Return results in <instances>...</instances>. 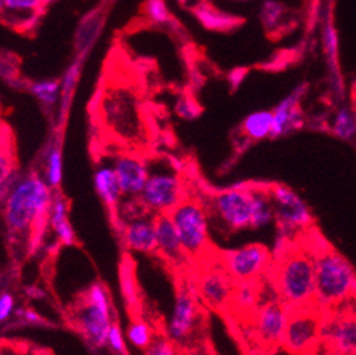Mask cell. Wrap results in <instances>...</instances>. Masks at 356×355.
I'll list each match as a JSON object with an SVG mask.
<instances>
[{"instance_id": "e575fe53", "label": "cell", "mask_w": 356, "mask_h": 355, "mask_svg": "<svg viewBox=\"0 0 356 355\" xmlns=\"http://www.w3.org/2000/svg\"><path fill=\"white\" fill-rule=\"evenodd\" d=\"M145 355H176L175 345L165 337H156L147 348Z\"/></svg>"}, {"instance_id": "8d00e7d4", "label": "cell", "mask_w": 356, "mask_h": 355, "mask_svg": "<svg viewBox=\"0 0 356 355\" xmlns=\"http://www.w3.org/2000/svg\"><path fill=\"white\" fill-rule=\"evenodd\" d=\"M15 308V299L10 293L0 294V323L6 322Z\"/></svg>"}, {"instance_id": "bcb514c9", "label": "cell", "mask_w": 356, "mask_h": 355, "mask_svg": "<svg viewBox=\"0 0 356 355\" xmlns=\"http://www.w3.org/2000/svg\"><path fill=\"white\" fill-rule=\"evenodd\" d=\"M342 355H356V352H353V354H342Z\"/></svg>"}, {"instance_id": "f6af8a7d", "label": "cell", "mask_w": 356, "mask_h": 355, "mask_svg": "<svg viewBox=\"0 0 356 355\" xmlns=\"http://www.w3.org/2000/svg\"><path fill=\"white\" fill-rule=\"evenodd\" d=\"M40 2V5H42V8H44V6H47V5H50L53 0H39Z\"/></svg>"}, {"instance_id": "83f0119b", "label": "cell", "mask_w": 356, "mask_h": 355, "mask_svg": "<svg viewBox=\"0 0 356 355\" xmlns=\"http://www.w3.org/2000/svg\"><path fill=\"white\" fill-rule=\"evenodd\" d=\"M29 91L40 104H43L46 106H51L57 102V100L60 97L61 84L54 80L34 81L29 86Z\"/></svg>"}, {"instance_id": "4316f807", "label": "cell", "mask_w": 356, "mask_h": 355, "mask_svg": "<svg viewBox=\"0 0 356 355\" xmlns=\"http://www.w3.org/2000/svg\"><path fill=\"white\" fill-rule=\"evenodd\" d=\"M261 20L264 29L270 34L280 33L282 27H286V9L277 2H266L261 10Z\"/></svg>"}, {"instance_id": "7402d4cb", "label": "cell", "mask_w": 356, "mask_h": 355, "mask_svg": "<svg viewBox=\"0 0 356 355\" xmlns=\"http://www.w3.org/2000/svg\"><path fill=\"white\" fill-rule=\"evenodd\" d=\"M274 114L273 111H257L247 116L241 124V132L245 138L260 141L273 136Z\"/></svg>"}, {"instance_id": "9a60e30c", "label": "cell", "mask_w": 356, "mask_h": 355, "mask_svg": "<svg viewBox=\"0 0 356 355\" xmlns=\"http://www.w3.org/2000/svg\"><path fill=\"white\" fill-rule=\"evenodd\" d=\"M114 169L122 195L139 196L149 178L145 162L131 155H124L115 161Z\"/></svg>"}, {"instance_id": "7c38bea8", "label": "cell", "mask_w": 356, "mask_h": 355, "mask_svg": "<svg viewBox=\"0 0 356 355\" xmlns=\"http://www.w3.org/2000/svg\"><path fill=\"white\" fill-rule=\"evenodd\" d=\"M234 287L236 280L226 270L223 262L220 266H211L203 271L197 284V290L203 301L216 310L232 306Z\"/></svg>"}, {"instance_id": "d590c367", "label": "cell", "mask_w": 356, "mask_h": 355, "mask_svg": "<svg viewBox=\"0 0 356 355\" xmlns=\"http://www.w3.org/2000/svg\"><path fill=\"white\" fill-rule=\"evenodd\" d=\"M106 344L108 347L117 352L118 355H124L125 354V340L122 336V331L120 329V326L117 323L113 322L111 329L108 331V337H106Z\"/></svg>"}, {"instance_id": "1f68e13d", "label": "cell", "mask_w": 356, "mask_h": 355, "mask_svg": "<svg viewBox=\"0 0 356 355\" xmlns=\"http://www.w3.org/2000/svg\"><path fill=\"white\" fill-rule=\"evenodd\" d=\"M144 9L148 19L154 23L163 24L168 23L170 19V13L165 0H147Z\"/></svg>"}, {"instance_id": "8992f818", "label": "cell", "mask_w": 356, "mask_h": 355, "mask_svg": "<svg viewBox=\"0 0 356 355\" xmlns=\"http://www.w3.org/2000/svg\"><path fill=\"white\" fill-rule=\"evenodd\" d=\"M323 324V310H319L315 304L290 308L289 323L281 345L293 354L308 352L321 340Z\"/></svg>"}, {"instance_id": "d4e9b609", "label": "cell", "mask_w": 356, "mask_h": 355, "mask_svg": "<svg viewBox=\"0 0 356 355\" xmlns=\"http://www.w3.org/2000/svg\"><path fill=\"white\" fill-rule=\"evenodd\" d=\"M102 26V19L98 13H92L87 16L76 36V50L79 54H86L88 49L92 46L95 39L98 38V33Z\"/></svg>"}, {"instance_id": "60d3db41", "label": "cell", "mask_w": 356, "mask_h": 355, "mask_svg": "<svg viewBox=\"0 0 356 355\" xmlns=\"http://www.w3.org/2000/svg\"><path fill=\"white\" fill-rule=\"evenodd\" d=\"M12 145V134L8 124L0 118V147Z\"/></svg>"}, {"instance_id": "d6986e66", "label": "cell", "mask_w": 356, "mask_h": 355, "mask_svg": "<svg viewBox=\"0 0 356 355\" xmlns=\"http://www.w3.org/2000/svg\"><path fill=\"white\" fill-rule=\"evenodd\" d=\"M94 187L99 199L104 202L106 207L114 210L118 206L122 196V191L118 184V178L114 166H99L94 173Z\"/></svg>"}, {"instance_id": "44dd1931", "label": "cell", "mask_w": 356, "mask_h": 355, "mask_svg": "<svg viewBox=\"0 0 356 355\" xmlns=\"http://www.w3.org/2000/svg\"><path fill=\"white\" fill-rule=\"evenodd\" d=\"M49 219L53 230L56 232L57 237L63 244H73L76 240L74 230L71 228L68 218H67V203L65 200L60 196L56 195L53 196V202L50 206L49 212Z\"/></svg>"}, {"instance_id": "4dcf8cb0", "label": "cell", "mask_w": 356, "mask_h": 355, "mask_svg": "<svg viewBox=\"0 0 356 355\" xmlns=\"http://www.w3.org/2000/svg\"><path fill=\"white\" fill-rule=\"evenodd\" d=\"M47 184L57 188L63 180V157L57 147H53L47 157Z\"/></svg>"}, {"instance_id": "f546056e", "label": "cell", "mask_w": 356, "mask_h": 355, "mask_svg": "<svg viewBox=\"0 0 356 355\" xmlns=\"http://www.w3.org/2000/svg\"><path fill=\"white\" fill-rule=\"evenodd\" d=\"M127 337H128L129 342L139 349H147L154 340L149 326L145 324L144 322H134L128 327Z\"/></svg>"}, {"instance_id": "6da1fadb", "label": "cell", "mask_w": 356, "mask_h": 355, "mask_svg": "<svg viewBox=\"0 0 356 355\" xmlns=\"http://www.w3.org/2000/svg\"><path fill=\"white\" fill-rule=\"evenodd\" d=\"M51 202L50 185L40 176L30 175L17 180L5 198L6 225L16 233H29L49 215Z\"/></svg>"}, {"instance_id": "f1b7e54d", "label": "cell", "mask_w": 356, "mask_h": 355, "mask_svg": "<svg viewBox=\"0 0 356 355\" xmlns=\"http://www.w3.org/2000/svg\"><path fill=\"white\" fill-rule=\"evenodd\" d=\"M332 131L342 139H349L356 134V114L349 109H341L334 118Z\"/></svg>"}, {"instance_id": "f35d334b", "label": "cell", "mask_w": 356, "mask_h": 355, "mask_svg": "<svg viewBox=\"0 0 356 355\" xmlns=\"http://www.w3.org/2000/svg\"><path fill=\"white\" fill-rule=\"evenodd\" d=\"M324 43L327 46V52L330 56H337V34L335 30L331 26H327L325 29V39Z\"/></svg>"}, {"instance_id": "484cf974", "label": "cell", "mask_w": 356, "mask_h": 355, "mask_svg": "<svg viewBox=\"0 0 356 355\" xmlns=\"http://www.w3.org/2000/svg\"><path fill=\"white\" fill-rule=\"evenodd\" d=\"M197 16L206 27L213 29V30H226V29H230L236 24H240V22H241L240 19L229 16V15L215 9V8H211V6L200 8L197 10Z\"/></svg>"}, {"instance_id": "836d02e7", "label": "cell", "mask_w": 356, "mask_h": 355, "mask_svg": "<svg viewBox=\"0 0 356 355\" xmlns=\"http://www.w3.org/2000/svg\"><path fill=\"white\" fill-rule=\"evenodd\" d=\"M79 74H80V63L76 61L74 64H71L67 71L63 76V80H61V94L64 97H68L71 93H73L76 84H77V80H79Z\"/></svg>"}, {"instance_id": "2e32d148", "label": "cell", "mask_w": 356, "mask_h": 355, "mask_svg": "<svg viewBox=\"0 0 356 355\" xmlns=\"http://www.w3.org/2000/svg\"><path fill=\"white\" fill-rule=\"evenodd\" d=\"M155 230L156 252H159L166 260L172 263L181 262L186 253L169 213H158V216L155 218Z\"/></svg>"}, {"instance_id": "cb8c5ba5", "label": "cell", "mask_w": 356, "mask_h": 355, "mask_svg": "<svg viewBox=\"0 0 356 355\" xmlns=\"http://www.w3.org/2000/svg\"><path fill=\"white\" fill-rule=\"evenodd\" d=\"M16 182V159L12 145L0 147V199L6 198Z\"/></svg>"}, {"instance_id": "5b68a950", "label": "cell", "mask_w": 356, "mask_h": 355, "mask_svg": "<svg viewBox=\"0 0 356 355\" xmlns=\"http://www.w3.org/2000/svg\"><path fill=\"white\" fill-rule=\"evenodd\" d=\"M169 215L186 256H202L209 246V225L203 206L195 199L184 198Z\"/></svg>"}, {"instance_id": "30bf717a", "label": "cell", "mask_w": 356, "mask_h": 355, "mask_svg": "<svg viewBox=\"0 0 356 355\" xmlns=\"http://www.w3.org/2000/svg\"><path fill=\"white\" fill-rule=\"evenodd\" d=\"M268 192L274 202L275 218L281 230L289 233L296 229L305 228L311 223L312 218L307 205L290 188L274 185Z\"/></svg>"}, {"instance_id": "4fadbf2b", "label": "cell", "mask_w": 356, "mask_h": 355, "mask_svg": "<svg viewBox=\"0 0 356 355\" xmlns=\"http://www.w3.org/2000/svg\"><path fill=\"white\" fill-rule=\"evenodd\" d=\"M321 340H324L335 355L356 352V314L342 313L331 317L323 324Z\"/></svg>"}, {"instance_id": "8fae6325", "label": "cell", "mask_w": 356, "mask_h": 355, "mask_svg": "<svg viewBox=\"0 0 356 355\" xmlns=\"http://www.w3.org/2000/svg\"><path fill=\"white\" fill-rule=\"evenodd\" d=\"M254 333L266 348L281 345L286 333L290 308L278 301H268L254 311Z\"/></svg>"}, {"instance_id": "52a82bcc", "label": "cell", "mask_w": 356, "mask_h": 355, "mask_svg": "<svg viewBox=\"0 0 356 355\" xmlns=\"http://www.w3.org/2000/svg\"><path fill=\"white\" fill-rule=\"evenodd\" d=\"M218 218L230 230L252 228L253 219V189L232 188L219 192L213 199Z\"/></svg>"}, {"instance_id": "5bb4252c", "label": "cell", "mask_w": 356, "mask_h": 355, "mask_svg": "<svg viewBox=\"0 0 356 355\" xmlns=\"http://www.w3.org/2000/svg\"><path fill=\"white\" fill-rule=\"evenodd\" d=\"M197 318V303L189 289H181L176 294L173 311L168 324L170 340L184 341L192 333Z\"/></svg>"}, {"instance_id": "ffe728a7", "label": "cell", "mask_w": 356, "mask_h": 355, "mask_svg": "<svg viewBox=\"0 0 356 355\" xmlns=\"http://www.w3.org/2000/svg\"><path fill=\"white\" fill-rule=\"evenodd\" d=\"M260 296V284L257 280L236 281L232 306L240 313L254 314V311L259 308L257 306Z\"/></svg>"}, {"instance_id": "7bdbcfd3", "label": "cell", "mask_w": 356, "mask_h": 355, "mask_svg": "<svg viewBox=\"0 0 356 355\" xmlns=\"http://www.w3.org/2000/svg\"><path fill=\"white\" fill-rule=\"evenodd\" d=\"M352 105H353V111L356 114V84H355L353 91H352Z\"/></svg>"}, {"instance_id": "603a6c76", "label": "cell", "mask_w": 356, "mask_h": 355, "mask_svg": "<svg viewBox=\"0 0 356 355\" xmlns=\"http://www.w3.org/2000/svg\"><path fill=\"white\" fill-rule=\"evenodd\" d=\"M275 218V209L271 195L266 189H253V219L252 229H260Z\"/></svg>"}, {"instance_id": "ac0fdd59", "label": "cell", "mask_w": 356, "mask_h": 355, "mask_svg": "<svg viewBox=\"0 0 356 355\" xmlns=\"http://www.w3.org/2000/svg\"><path fill=\"white\" fill-rule=\"evenodd\" d=\"M300 90L287 97L273 111L274 114V129L273 136H282L293 129L301 127V111H300Z\"/></svg>"}, {"instance_id": "9c48e42d", "label": "cell", "mask_w": 356, "mask_h": 355, "mask_svg": "<svg viewBox=\"0 0 356 355\" xmlns=\"http://www.w3.org/2000/svg\"><path fill=\"white\" fill-rule=\"evenodd\" d=\"M182 199V182L173 173L149 175L139 195L140 203L156 213H169Z\"/></svg>"}, {"instance_id": "7dc6e473", "label": "cell", "mask_w": 356, "mask_h": 355, "mask_svg": "<svg viewBox=\"0 0 356 355\" xmlns=\"http://www.w3.org/2000/svg\"><path fill=\"white\" fill-rule=\"evenodd\" d=\"M177 2H185V0H177Z\"/></svg>"}, {"instance_id": "ba28073f", "label": "cell", "mask_w": 356, "mask_h": 355, "mask_svg": "<svg viewBox=\"0 0 356 355\" xmlns=\"http://www.w3.org/2000/svg\"><path fill=\"white\" fill-rule=\"evenodd\" d=\"M270 263L271 253L263 244H245L223 255V265L236 281L259 280Z\"/></svg>"}, {"instance_id": "b9f144b4", "label": "cell", "mask_w": 356, "mask_h": 355, "mask_svg": "<svg viewBox=\"0 0 356 355\" xmlns=\"http://www.w3.org/2000/svg\"><path fill=\"white\" fill-rule=\"evenodd\" d=\"M24 320L27 323H34V324H40L42 323V317L38 315L33 311H26L24 313Z\"/></svg>"}, {"instance_id": "ee69618b", "label": "cell", "mask_w": 356, "mask_h": 355, "mask_svg": "<svg viewBox=\"0 0 356 355\" xmlns=\"http://www.w3.org/2000/svg\"><path fill=\"white\" fill-rule=\"evenodd\" d=\"M5 9H6V5H5V0H0V16L5 15Z\"/></svg>"}, {"instance_id": "d6a6232c", "label": "cell", "mask_w": 356, "mask_h": 355, "mask_svg": "<svg viewBox=\"0 0 356 355\" xmlns=\"http://www.w3.org/2000/svg\"><path fill=\"white\" fill-rule=\"evenodd\" d=\"M5 13L10 15H33L42 9L39 0H5Z\"/></svg>"}, {"instance_id": "3957f363", "label": "cell", "mask_w": 356, "mask_h": 355, "mask_svg": "<svg viewBox=\"0 0 356 355\" xmlns=\"http://www.w3.org/2000/svg\"><path fill=\"white\" fill-rule=\"evenodd\" d=\"M278 300L289 308L315 304V256L302 248L286 252L275 270Z\"/></svg>"}, {"instance_id": "e0dca14e", "label": "cell", "mask_w": 356, "mask_h": 355, "mask_svg": "<svg viewBox=\"0 0 356 355\" xmlns=\"http://www.w3.org/2000/svg\"><path fill=\"white\" fill-rule=\"evenodd\" d=\"M125 242L131 251L139 253L156 252L155 219L138 218L125 226Z\"/></svg>"}, {"instance_id": "277c9868", "label": "cell", "mask_w": 356, "mask_h": 355, "mask_svg": "<svg viewBox=\"0 0 356 355\" xmlns=\"http://www.w3.org/2000/svg\"><path fill=\"white\" fill-rule=\"evenodd\" d=\"M74 322L84 338L97 348L106 345L111 329V310L108 294L101 284H92L76 307Z\"/></svg>"}, {"instance_id": "74e56055", "label": "cell", "mask_w": 356, "mask_h": 355, "mask_svg": "<svg viewBox=\"0 0 356 355\" xmlns=\"http://www.w3.org/2000/svg\"><path fill=\"white\" fill-rule=\"evenodd\" d=\"M0 355H30V352L16 342H3L0 344Z\"/></svg>"}, {"instance_id": "ab89813d", "label": "cell", "mask_w": 356, "mask_h": 355, "mask_svg": "<svg viewBox=\"0 0 356 355\" xmlns=\"http://www.w3.org/2000/svg\"><path fill=\"white\" fill-rule=\"evenodd\" d=\"M177 113H179L181 117L188 118V120H192V118L199 116V110L192 109V102L191 101H182L179 104V106H177Z\"/></svg>"}, {"instance_id": "7a4b0ae2", "label": "cell", "mask_w": 356, "mask_h": 355, "mask_svg": "<svg viewBox=\"0 0 356 355\" xmlns=\"http://www.w3.org/2000/svg\"><path fill=\"white\" fill-rule=\"evenodd\" d=\"M315 256V306L332 308L356 297V271L331 247L319 248Z\"/></svg>"}]
</instances>
